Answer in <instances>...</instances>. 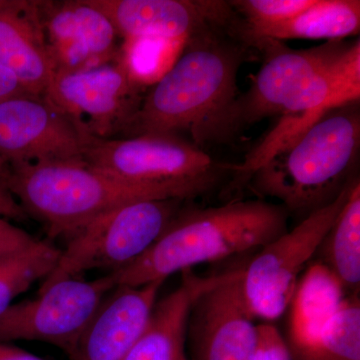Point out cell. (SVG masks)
<instances>
[{
  "mask_svg": "<svg viewBox=\"0 0 360 360\" xmlns=\"http://www.w3.org/2000/svg\"><path fill=\"white\" fill-rule=\"evenodd\" d=\"M250 47L229 30H212L187 41L174 65L143 97L122 139L186 134L205 144L233 136L238 77ZM182 137V136H181Z\"/></svg>",
  "mask_w": 360,
  "mask_h": 360,
  "instance_id": "cell-1",
  "label": "cell"
},
{
  "mask_svg": "<svg viewBox=\"0 0 360 360\" xmlns=\"http://www.w3.org/2000/svg\"><path fill=\"white\" fill-rule=\"evenodd\" d=\"M290 213L264 200L212 207L184 205L155 245L129 266L110 272L116 286L165 281L196 265L260 250L288 231Z\"/></svg>",
  "mask_w": 360,
  "mask_h": 360,
  "instance_id": "cell-2",
  "label": "cell"
},
{
  "mask_svg": "<svg viewBox=\"0 0 360 360\" xmlns=\"http://www.w3.org/2000/svg\"><path fill=\"white\" fill-rule=\"evenodd\" d=\"M359 150V103L340 106L255 170L246 186L304 219L333 202L356 179Z\"/></svg>",
  "mask_w": 360,
  "mask_h": 360,
  "instance_id": "cell-3",
  "label": "cell"
},
{
  "mask_svg": "<svg viewBox=\"0 0 360 360\" xmlns=\"http://www.w3.org/2000/svg\"><path fill=\"white\" fill-rule=\"evenodd\" d=\"M8 189L51 239L70 238L92 220L141 200H168L158 189L118 179L84 161L11 165Z\"/></svg>",
  "mask_w": 360,
  "mask_h": 360,
  "instance_id": "cell-4",
  "label": "cell"
},
{
  "mask_svg": "<svg viewBox=\"0 0 360 360\" xmlns=\"http://www.w3.org/2000/svg\"><path fill=\"white\" fill-rule=\"evenodd\" d=\"M82 161L118 179L158 189L168 200L184 201L212 193L229 174L226 165L184 137L172 134L90 136Z\"/></svg>",
  "mask_w": 360,
  "mask_h": 360,
  "instance_id": "cell-5",
  "label": "cell"
},
{
  "mask_svg": "<svg viewBox=\"0 0 360 360\" xmlns=\"http://www.w3.org/2000/svg\"><path fill=\"white\" fill-rule=\"evenodd\" d=\"M187 201L141 200L97 217L68 239L53 271L39 290L91 270L110 272L141 257L176 219Z\"/></svg>",
  "mask_w": 360,
  "mask_h": 360,
  "instance_id": "cell-6",
  "label": "cell"
},
{
  "mask_svg": "<svg viewBox=\"0 0 360 360\" xmlns=\"http://www.w3.org/2000/svg\"><path fill=\"white\" fill-rule=\"evenodd\" d=\"M354 181L330 205L310 213L292 229L260 248L241 269V295L255 321L272 323L288 311L300 277L316 255Z\"/></svg>",
  "mask_w": 360,
  "mask_h": 360,
  "instance_id": "cell-7",
  "label": "cell"
},
{
  "mask_svg": "<svg viewBox=\"0 0 360 360\" xmlns=\"http://www.w3.org/2000/svg\"><path fill=\"white\" fill-rule=\"evenodd\" d=\"M144 85L125 53L103 65L56 75L45 96L99 139L124 135L139 112Z\"/></svg>",
  "mask_w": 360,
  "mask_h": 360,
  "instance_id": "cell-8",
  "label": "cell"
},
{
  "mask_svg": "<svg viewBox=\"0 0 360 360\" xmlns=\"http://www.w3.org/2000/svg\"><path fill=\"white\" fill-rule=\"evenodd\" d=\"M116 288L112 274L82 281L66 278L39 290L33 300L13 303L0 314V341L49 343L68 359L105 296Z\"/></svg>",
  "mask_w": 360,
  "mask_h": 360,
  "instance_id": "cell-9",
  "label": "cell"
},
{
  "mask_svg": "<svg viewBox=\"0 0 360 360\" xmlns=\"http://www.w3.org/2000/svg\"><path fill=\"white\" fill-rule=\"evenodd\" d=\"M90 136L45 96L25 94L0 103V158L11 165L82 161Z\"/></svg>",
  "mask_w": 360,
  "mask_h": 360,
  "instance_id": "cell-10",
  "label": "cell"
},
{
  "mask_svg": "<svg viewBox=\"0 0 360 360\" xmlns=\"http://www.w3.org/2000/svg\"><path fill=\"white\" fill-rule=\"evenodd\" d=\"M352 42L328 41L307 49H291L281 41L260 39L250 44L264 53V63L250 89L239 94L232 129H241L281 115L293 96L315 75L340 58Z\"/></svg>",
  "mask_w": 360,
  "mask_h": 360,
  "instance_id": "cell-11",
  "label": "cell"
},
{
  "mask_svg": "<svg viewBox=\"0 0 360 360\" xmlns=\"http://www.w3.org/2000/svg\"><path fill=\"white\" fill-rule=\"evenodd\" d=\"M241 269L224 272L194 300L187 317V360L252 359L258 326L241 295Z\"/></svg>",
  "mask_w": 360,
  "mask_h": 360,
  "instance_id": "cell-12",
  "label": "cell"
},
{
  "mask_svg": "<svg viewBox=\"0 0 360 360\" xmlns=\"http://www.w3.org/2000/svg\"><path fill=\"white\" fill-rule=\"evenodd\" d=\"M120 37L186 42L212 30L232 32L239 18L224 0H87Z\"/></svg>",
  "mask_w": 360,
  "mask_h": 360,
  "instance_id": "cell-13",
  "label": "cell"
},
{
  "mask_svg": "<svg viewBox=\"0 0 360 360\" xmlns=\"http://www.w3.org/2000/svg\"><path fill=\"white\" fill-rule=\"evenodd\" d=\"M360 40L315 75L293 96L281 112V118L264 141L251 150L243 163L255 172L272 156L290 146L328 111L359 103Z\"/></svg>",
  "mask_w": 360,
  "mask_h": 360,
  "instance_id": "cell-14",
  "label": "cell"
},
{
  "mask_svg": "<svg viewBox=\"0 0 360 360\" xmlns=\"http://www.w3.org/2000/svg\"><path fill=\"white\" fill-rule=\"evenodd\" d=\"M165 283L116 286L78 338L70 359H124L146 328Z\"/></svg>",
  "mask_w": 360,
  "mask_h": 360,
  "instance_id": "cell-15",
  "label": "cell"
},
{
  "mask_svg": "<svg viewBox=\"0 0 360 360\" xmlns=\"http://www.w3.org/2000/svg\"><path fill=\"white\" fill-rule=\"evenodd\" d=\"M37 4L11 0L0 11V65L13 73L28 92L45 96L56 68Z\"/></svg>",
  "mask_w": 360,
  "mask_h": 360,
  "instance_id": "cell-16",
  "label": "cell"
},
{
  "mask_svg": "<svg viewBox=\"0 0 360 360\" xmlns=\"http://www.w3.org/2000/svg\"><path fill=\"white\" fill-rule=\"evenodd\" d=\"M221 274L181 272L179 285L158 300L143 333L123 360H187L186 324L196 297L219 281Z\"/></svg>",
  "mask_w": 360,
  "mask_h": 360,
  "instance_id": "cell-17",
  "label": "cell"
},
{
  "mask_svg": "<svg viewBox=\"0 0 360 360\" xmlns=\"http://www.w3.org/2000/svg\"><path fill=\"white\" fill-rule=\"evenodd\" d=\"M348 292L326 265L312 260L303 272L288 311L285 340L292 357L302 354L316 340L340 310Z\"/></svg>",
  "mask_w": 360,
  "mask_h": 360,
  "instance_id": "cell-18",
  "label": "cell"
},
{
  "mask_svg": "<svg viewBox=\"0 0 360 360\" xmlns=\"http://www.w3.org/2000/svg\"><path fill=\"white\" fill-rule=\"evenodd\" d=\"M359 0H314L302 13L278 25L245 27L239 21L234 35L250 49L260 39L340 41L359 34Z\"/></svg>",
  "mask_w": 360,
  "mask_h": 360,
  "instance_id": "cell-19",
  "label": "cell"
},
{
  "mask_svg": "<svg viewBox=\"0 0 360 360\" xmlns=\"http://www.w3.org/2000/svg\"><path fill=\"white\" fill-rule=\"evenodd\" d=\"M319 262L340 279L348 295H359L360 283V182L357 177L340 213L322 240Z\"/></svg>",
  "mask_w": 360,
  "mask_h": 360,
  "instance_id": "cell-20",
  "label": "cell"
},
{
  "mask_svg": "<svg viewBox=\"0 0 360 360\" xmlns=\"http://www.w3.org/2000/svg\"><path fill=\"white\" fill-rule=\"evenodd\" d=\"M60 253L49 239H37L25 250L0 259V314L33 283L44 281L53 271Z\"/></svg>",
  "mask_w": 360,
  "mask_h": 360,
  "instance_id": "cell-21",
  "label": "cell"
},
{
  "mask_svg": "<svg viewBox=\"0 0 360 360\" xmlns=\"http://www.w3.org/2000/svg\"><path fill=\"white\" fill-rule=\"evenodd\" d=\"M292 360H360L359 295H348L316 340Z\"/></svg>",
  "mask_w": 360,
  "mask_h": 360,
  "instance_id": "cell-22",
  "label": "cell"
},
{
  "mask_svg": "<svg viewBox=\"0 0 360 360\" xmlns=\"http://www.w3.org/2000/svg\"><path fill=\"white\" fill-rule=\"evenodd\" d=\"M314 0H233L231 1L245 27L278 25L295 18Z\"/></svg>",
  "mask_w": 360,
  "mask_h": 360,
  "instance_id": "cell-23",
  "label": "cell"
},
{
  "mask_svg": "<svg viewBox=\"0 0 360 360\" xmlns=\"http://www.w3.org/2000/svg\"><path fill=\"white\" fill-rule=\"evenodd\" d=\"M251 360H292L285 338L272 323L258 324V338Z\"/></svg>",
  "mask_w": 360,
  "mask_h": 360,
  "instance_id": "cell-24",
  "label": "cell"
},
{
  "mask_svg": "<svg viewBox=\"0 0 360 360\" xmlns=\"http://www.w3.org/2000/svg\"><path fill=\"white\" fill-rule=\"evenodd\" d=\"M37 239L0 217V259L16 255Z\"/></svg>",
  "mask_w": 360,
  "mask_h": 360,
  "instance_id": "cell-25",
  "label": "cell"
},
{
  "mask_svg": "<svg viewBox=\"0 0 360 360\" xmlns=\"http://www.w3.org/2000/svg\"><path fill=\"white\" fill-rule=\"evenodd\" d=\"M11 174V163L0 158V215L21 217L22 210L16 202L15 198L8 189V179Z\"/></svg>",
  "mask_w": 360,
  "mask_h": 360,
  "instance_id": "cell-26",
  "label": "cell"
},
{
  "mask_svg": "<svg viewBox=\"0 0 360 360\" xmlns=\"http://www.w3.org/2000/svg\"><path fill=\"white\" fill-rule=\"evenodd\" d=\"M30 94L13 73L0 65V103L13 97Z\"/></svg>",
  "mask_w": 360,
  "mask_h": 360,
  "instance_id": "cell-27",
  "label": "cell"
},
{
  "mask_svg": "<svg viewBox=\"0 0 360 360\" xmlns=\"http://www.w3.org/2000/svg\"><path fill=\"white\" fill-rule=\"evenodd\" d=\"M0 360H44L11 342L0 341Z\"/></svg>",
  "mask_w": 360,
  "mask_h": 360,
  "instance_id": "cell-28",
  "label": "cell"
},
{
  "mask_svg": "<svg viewBox=\"0 0 360 360\" xmlns=\"http://www.w3.org/2000/svg\"><path fill=\"white\" fill-rule=\"evenodd\" d=\"M11 0H0V11L6 8V7L11 4Z\"/></svg>",
  "mask_w": 360,
  "mask_h": 360,
  "instance_id": "cell-29",
  "label": "cell"
}]
</instances>
